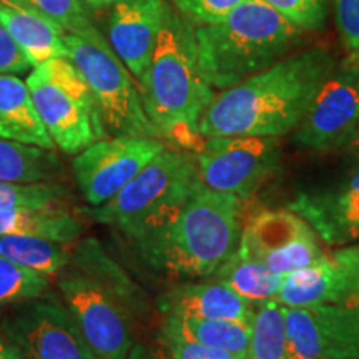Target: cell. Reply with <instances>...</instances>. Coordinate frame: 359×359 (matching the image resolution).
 Listing matches in <instances>:
<instances>
[{"mask_svg": "<svg viewBox=\"0 0 359 359\" xmlns=\"http://www.w3.org/2000/svg\"><path fill=\"white\" fill-rule=\"evenodd\" d=\"M334 64L330 50L311 48L222 90L201 116L200 135L278 138L290 133L303 120Z\"/></svg>", "mask_w": 359, "mask_h": 359, "instance_id": "1", "label": "cell"}, {"mask_svg": "<svg viewBox=\"0 0 359 359\" xmlns=\"http://www.w3.org/2000/svg\"><path fill=\"white\" fill-rule=\"evenodd\" d=\"M243 201L200 183L167 217L130 238L154 271L177 280L210 278L235 253Z\"/></svg>", "mask_w": 359, "mask_h": 359, "instance_id": "2", "label": "cell"}, {"mask_svg": "<svg viewBox=\"0 0 359 359\" xmlns=\"http://www.w3.org/2000/svg\"><path fill=\"white\" fill-rule=\"evenodd\" d=\"M143 107L158 132L182 150L196 151L203 142L200 120L217 90L201 75L195 25L167 4L150 65L138 85Z\"/></svg>", "mask_w": 359, "mask_h": 359, "instance_id": "3", "label": "cell"}, {"mask_svg": "<svg viewBox=\"0 0 359 359\" xmlns=\"http://www.w3.org/2000/svg\"><path fill=\"white\" fill-rule=\"evenodd\" d=\"M303 30L263 0H245L222 20L195 27L198 67L215 90H226L276 64Z\"/></svg>", "mask_w": 359, "mask_h": 359, "instance_id": "4", "label": "cell"}, {"mask_svg": "<svg viewBox=\"0 0 359 359\" xmlns=\"http://www.w3.org/2000/svg\"><path fill=\"white\" fill-rule=\"evenodd\" d=\"M200 183L195 155L165 147L122 191L88 215L128 240L185 201Z\"/></svg>", "mask_w": 359, "mask_h": 359, "instance_id": "5", "label": "cell"}, {"mask_svg": "<svg viewBox=\"0 0 359 359\" xmlns=\"http://www.w3.org/2000/svg\"><path fill=\"white\" fill-rule=\"evenodd\" d=\"M25 82L58 150L77 155L105 138L107 128L92 90L69 58H50L34 67Z\"/></svg>", "mask_w": 359, "mask_h": 359, "instance_id": "6", "label": "cell"}, {"mask_svg": "<svg viewBox=\"0 0 359 359\" xmlns=\"http://www.w3.org/2000/svg\"><path fill=\"white\" fill-rule=\"evenodd\" d=\"M65 45L67 58L87 80L109 132L128 137L160 138L143 107L138 83L116 57L109 40L102 34L90 39L65 34Z\"/></svg>", "mask_w": 359, "mask_h": 359, "instance_id": "7", "label": "cell"}, {"mask_svg": "<svg viewBox=\"0 0 359 359\" xmlns=\"http://www.w3.org/2000/svg\"><path fill=\"white\" fill-rule=\"evenodd\" d=\"M57 288L80 333L100 359H127L135 344L137 314L95 278L69 264Z\"/></svg>", "mask_w": 359, "mask_h": 359, "instance_id": "8", "label": "cell"}, {"mask_svg": "<svg viewBox=\"0 0 359 359\" xmlns=\"http://www.w3.org/2000/svg\"><path fill=\"white\" fill-rule=\"evenodd\" d=\"M193 155L206 188L246 201L278 170L280 142L276 137H210Z\"/></svg>", "mask_w": 359, "mask_h": 359, "instance_id": "9", "label": "cell"}, {"mask_svg": "<svg viewBox=\"0 0 359 359\" xmlns=\"http://www.w3.org/2000/svg\"><path fill=\"white\" fill-rule=\"evenodd\" d=\"M320 240L311 224L293 210H264L241 226L236 250L285 276L327 259Z\"/></svg>", "mask_w": 359, "mask_h": 359, "instance_id": "10", "label": "cell"}, {"mask_svg": "<svg viewBox=\"0 0 359 359\" xmlns=\"http://www.w3.org/2000/svg\"><path fill=\"white\" fill-rule=\"evenodd\" d=\"M20 359H100L62 303L50 294L15 304L0 323Z\"/></svg>", "mask_w": 359, "mask_h": 359, "instance_id": "11", "label": "cell"}, {"mask_svg": "<svg viewBox=\"0 0 359 359\" xmlns=\"http://www.w3.org/2000/svg\"><path fill=\"white\" fill-rule=\"evenodd\" d=\"M167 147L160 138L115 135L83 148L72 160V173L88 206L105 205Z\"/></svg>", "mask_w": 359, "mask_h": 359, "instance_id": "12", "label": "cell"}, {"mask_svg": "<svg viewBox=\"0 0 359 359\" xmlns=\"http://www.w3.org/2000/svg\"><path fill=\"white\" fill-rule=\"evenodd\" d=\"M359 127V70L331 72L296 127L294 142L325 151L343 147Z\"/></svg>", "mask_w": 359, "mask_h": 359, "instance_id": "13", "label": "cell"}, {"mask_svg": "<svg viewBox=\"0 0 359 359\" xmlns=\"http://www.w3.org/2000/svg\"><path fill=\"white\" fill-rule=\"evenodd\" d=\"M167 4V0H118L109 8V43L138 85L154 55Z\"/></svg>", "mask_w": 359, "mask_h": 359, "instance_id": "14", "label": "cell"}, {"mask_svg": "<svg viewBox=\"0 0 359 359\" xmlns=\"http://www.w3.org/2000/svg\"><path fill=\"white\" fill-rule=\"evenodd\" d=\"M314 228L327 245L359 241V167L338 185L303 191L288 205Z\"/></svg>", "mask_w": 359, "mask_h": 359, "instance_id": "15", "label": "cell"}, {"mask_svg": "<svg viewBox=\"0 0 359 359\" xmlns=\"http://www.w3.org/2000/svg\"><path fill=\"white\" fill-rule=\"evenodd\" d=\"M163 316H187L200 320H230L253 325V303L246 302L222 281L180 283L156 298Z\"/></svg>", "mask_w": 359, "mask_h": 359, "instance_id": "16", "label": "cell"}, {"mask_svg": "<svg viewBox=\"0 0 359 359\" xmlns=\"http://www.w3.org/2000/svg\"><path fill=\"white\" fill-rule=\"evenodd\" d=\"M0 24L8 30L32 69L50 58L67 57L64 30L20 0H0Z\"/></svg>", "mask_w": 359, "mask_h": 359, "instance_id": "17", "label": "cell"}, {"mask_svg": "<svg viewBox=\"0 0 359 359\" xmlns=\"http://www.w3.org/2000/svg\"><path fill=\"white\" fill-rule=\"evenodd\" d=\"M0 137L55 150L35 107L29 85L17 75L0 74Z\"/></svg>", "mask_w": 359, "mask_h": 359, "instance_id": "18", "label": "cell"}, {"mask_svg": "<svg viewBox=\"0 0 359 359\" xmlns=\"http://www.w3.org/2000/svg\"><path fill=\"white\" fill-rule=\"evenodd\" d=\"M85 224L64 205L15 206L0 212V236H37L77 243Z\"/></svg>", "mask_w": 359, "mask_h": 359, "instance_id": "19", "label": "cell"}, {"mask_svg": "<svg viewBox=\"0 0 359 359\" xmlns=\"http://www.w3.org/2000/svg\"><path fill=\"white\" fill-rule=\"evenodd\" d=\"M72 266L82 269L92 278H95L98 283L107 286L115 294H118L125 303L128 304L130 309L142 316L147 311V294L130 280V276L123 271L122 268L111 259L109 255L103 251V248L97 240L82 241V243L74 246L72 253Z\"/></svg>", "mask_w": 359, "mask_h": 359, "instance_id": "20", "label": "cell"}, {"mask_svg": "<svg viewBox=\"0 0 359 359\" xmlns=\"http://www.w3.org/2000/svg\"><path fill=\"white\" fill-rule=\"evenodd\" d=\"M161 326L203 344L230 353L238 359H248L251 325L230 320H200L187 316H163Z\"/></svg>", "mask_w": 359, "mask_h": 359, "instance_id": "21", "label": "cell"}, {"mask_svg": "<svg viewBox=\"0 0 359 359\" xmlns=\"http://www.w3.org/2000/svg\"><path fill=\"white\" fill-rule=\"evenodd\" d=\"M338 278L331 258L283 276L276 302L286 308H316L334 304Z\"/></svg>", "mask_w": 359, "mask_h": 359, "instance_id": "22", "label": "cell"}, {"mask_svg": "<svg viewBox=\"0 0 359 359\" xmlns=\"http://www.w3.org/2000/svg\"><path fill=\"white\" fill-rule=\"evenodd\" d=\"M64 175L55 150H47L0 137V182H57Z\"/></svg>", "mask_w": 359, "mask_h": 359, "instance_id": "23", "label": "cell"}, {"mask_svg": "<svg viewBox=\"0 0 359 359\" xmlns=\"http://www.w3.org/2000/svg\"><path fill=\"white\" fill-rule=\"evenodd\" d=\"M74 243L37 236H0V255L40 276H58L72 262Z\"/></svg>", "mask_w": 359, "mask_h": 359, "instance_id": "24", "label": "cell"}, {"mask_svg": "<svg viewBox=\"0 0 359 359\" xmlns=\"http://www.w3.org/2000/svg\"><path fill=\"white\" fill-rule=\"evenodd\" d=\"M212 278L222 281L246 302L257 304L276 299L283 280V276L269 271L264 264L243 257L238 250L215 271Z\"/></svg>", "mask_w": 359, "mask_h": 359, "instance_id": "25", "label": "cell"}, {"mask_svg": "<svg viewBox=\"0 0 359 359\" xmlns=\"http://www.w3.org/2000/svg\"><path fill=\"white\" fill-rule=\"evenodd\" d=\"M331 359H359V309L338 304L311 308Z\"/></svg>", "mask_w": 359, "mask_h": 359, "instance_id": "26", "label": "cell"}, {"mask_svg": "<svg viewBox=\"0 0 359 359\" xmlns=\"http://www.w3.org/2000/svg\"><path fill=\"white\" fill-rule=\"evenodd\" d=\"M283 308L288 359H331L320 323L311 308Z\"/></svg>", "mask_w": 359, "mask_h": 359, "instance_id": "27", "label": "cell"}, {"mask_svg": "<svg viewBox=\"0 0 359 359\" xmlns=\"http://www.w3.org/2000/svg\"><path fill=\"white\" fill-rule=\"evenodd\" d=\"M248 359H288L283 308L276 299L258 304L251 325Z\"/></svg>", "mask_w": 359, "mask_h": 359, "instance_id": "28", "label": "cell"}, {"mask_svg": "<svg viewBox=\"0 0 359 359\" xmlns=\"http://www.w3.org/2000/svg\"><path fill=\"white\" fill-rule=\"evenodd\" d=\"M50 280L22 268L0 255V308L42 298L48 294Z\"/></svg>", "mask_w": 359, "mask_h": 359, "instance_id": "29", "label": "cell"}, {"mask_svg": "<svg viewBox=\"0 0 359 359\" xmlns=\"http://www.w3.org/2000/svg\"><path fill=\"white\" fill-rule=\"evenodd\" d=\"M57 24L65 34L95 37L100 30L90 19V8L83 0H20Z\"/></svg>", "mask_w": 359, "mask_h": 359, "instance_id": "30", "label": "cell"}, {"mask_svg": "<svg viewBox=\"0 0 359 359\" xmlns=\"http://www.w3.org/2000/svg\"><path fill=\"white\" fill-rule=\"evenodd\" d=\"M69 195L67 188L58 182L11 183L0 182V212L15 206L64 205Z\"/></svg>", "mask_w": 359, "mask_h": 359, "instance_id": "31", "label": "cell"}, {"mask_svg": "<svg viewBox=\"0 0 359 359\" xmlns=\"http://www.w3.org/2000/svg\"><path fill=\"white\" fill-rule=\"evenodd\" d=\"M331 262L338 278V306L359 309V241L334 251Z\"/></svg>", "mask_w": 359, "mask_h": 359, "instance_id": "32", "label": "cell"}, {"mask_svg": "<svg viewBox=\"0 0 359 359\" xmlns=\"http://www.w3.org/2000/svg\"><path fill=\"white\" fill-rule=\"evenodd\" d=\"M286 20L302 30H318L325 25L327 0H263Z\"/></svg>", "mask_w": 359, "mask_h": 359, "instance_id": "33", "label": "cell"}, {"mask_svg": "<svg viewBox=\"0 0 359 359\" xmlns=\"http://www.w3.org/2000/svg\"><path fill=\"white\" fill-rule=\"evenodd\" d=\"M241 2L245 0H170L175 11H178L195 27L215 24L224 19Z\"/></svg>", "mask_w": 359, "mask_h": 359, "instance_id": "34", "label": "cell"}, {"mask_svg": "<svg viewBox=\"0 0 359 359\" xmlns=\"http://www.w3.org/2000/svg\"><path fill=\"white\" fill-rule=\"evenodd\" d=\"M156 341L167 349L173 359H238L230 353L195 343L161 325L156 333Z\"/></svg>", "mask_w": 359, "mask_h": 359, "instance_id": "35", "label": "cell"}, {"mask_svg": "<svg viewBox=\"0 0 359 359\" xmlns=\"http://www.w3.org/2000/svg\"><path fill=\"white\" fill-rule=\"evenodd\" d=\"M341 39L349 50L359 53V0H333Z\"/></svg>", "mask_w": 359, "mask_h": 359, "instance_id": "36", "label": "cell"}, {"mask_svg": "<svg viewBox=\"0 0 359 359\" xmlns=\"http://www.w3.org/2000/svg\"><path fill=\"white\" fill-rule=\"evenodd\" d=\"M32 69L24 52L8 34V30L0 24V74L19 75Z\"/></svg>", "mask_w": 359, "mask_h": 359, "instance_id": "37", "label": "cell"}, {"mask_svg": "<svg viewBox=\"0 0 359 359\" xmlns=\"http://www.w3.org/2000/svg\"><path fill=\"white\" fill-rule=\"evenodd\" d=\"M127 359H173L161 344L156 343H135Z\"/></svg>", "mask_w": 359, "mask_h": 359, "instance_id": "38", "label": "cell"}, {"mask_svg": "<svg viewBox=\"0 0 359 359\" xmlns=\"http://www.w3.org/2000/svg\"><path fill=\"white\" fill-rule=\"evenodd\" d=\"M0 359H20L19 349L2 333H0Z\"/></svg>", "mask_w": 359, "mask_h": 359, "instance_id": "39", "label": "cell"}, {"mask_svg": "<svg viewBox=\"0 0 359 359\" xmlns=\"http://www.w3.org/2000/svg\"><path fill=\"white\" fill-rule=\"evenodd\" d=\"M87 4L88 8H93V11H100V8H110L115 2L118 0H83Z\"/></svg>", "mask_w": 359, "mask_h": 359, "instance_id": "40", "label": "cell"}, {"mask_svg": "<svg viewBox=\"0 0 359 359\" xmlns=\"http://www.w3.org/2000/svg\"><path fill=\"white\" fill-rule=\"evenodd\" d=\"M348 148H351V150H359V127L356 128V132L353 133V137L349 138V142L346 143Z\"/></svg>", "mask_w": 359, "mask_h": 359, "instance_id": "41", "label": "cell"}, {"mask_svg": "<svg viewBox=\"0 0 359 359\" xmlns=\"http://www.w3.org/2000/svg\"><path fill=\"white\" fill-rule=\"evenodd\" d=\"M358 161H359V156H358Z\"/></svg>", "mask_w": 359, "mask_h": 359, "instance_id": "42", "label": "cell"}]
</instances>
